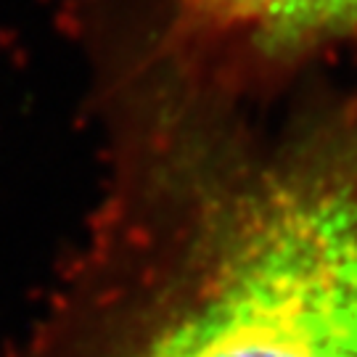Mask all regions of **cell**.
Segmentation results:
<instances>
[{"label": "cell", "instance_id": "2", "mask_svg": "<svg viewBox=\"0 0 357 357\" xmlns=\"http://www.w3.org/2000/svg\"><path fill=\"white\" fill-rule=\"evenodd\" d=\"M167 19L249 64L291 72L331 48L357 53V0H169Z\"/></svg>", "mask_w": 357, "mask_h": 357}, {"label": "cell", "instance_id": "1", "mask_svg": "<svg viewBox=\"0 0 357 357\" xmlns=\"http://www.w3.org/2000/svg\"><path fill=\"white\" fill-rule=\"evenodd\" d=\"M112 128L88 252L8 357H357V85L283 72L119 0L77 13Z\"/></svg>", "mask_w": 357, "mask_h": 357}]
</instances>
